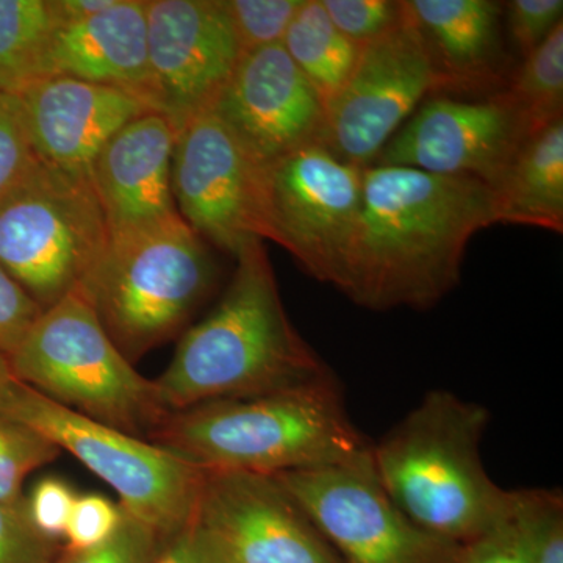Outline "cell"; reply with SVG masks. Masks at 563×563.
<instances>
[{"mask_svg": "<svg viewBox=\"0 0 563 563\" xmlns=\"http://www.w3.org/2000/svg\"><path fill=\"white\" fill-rule=\"evenodd\" d=\"M493 224L498 207L484 181L368 166L340 291L377 312L432 309L457 287L473 236Z\"/></svg>", "mask_w": 563, "mask_h": 563, "instance_id": "obj_1", "label": "cell"}, {"mask_svg": "<svg viewBox=\"0 0 563 563\" xmlns=\"http://www.w3.org/2000/svg\"><path fill=\"white\" fill-rule=\"evenodd\" d=\"M235 261L220 302L181 333L172 363L154 380L169 413L335 377L288 318L265 244H251Z\"/></svg>", "mask_w": 563, "mask_h": 563, "instance_id": "obj_2", "label": "cell"}, {"mask_svg": "<svg viewBox=\"0 0 563 563\" xmlns=\"http://www.w3.org/2000/svg\"><path fill=\"white\" fill-rule=\"evenodd\" d=\"M147 442L203 473L277 476L373 462V443L351 421L335 377L169 413Z\"/></svg>", "mask_w": 563, "mask_h": 563, "instance_id": "obj_3", "label": "cell"}, {"mask_svg": "<svg viewBox=\"0 0 563 563\" xmlns=\"http://www.w3.org/2000/svg\"><path fill=\"white\" fill-rule=\"evenodd\" d=\"M490 413L432 390L380 442L373 468L391 501L424 531L466 547L512 514V490L485 470L481 443Z\"/></svg>", "mask_w": 563, "mask_h": 563, "instance_id": "obj_4", "label": "cell"}, {"mask_svg": "<svg viewBox=\"0 0 563 563\" xmlns=\"http://www.w3.org/2000/svg\"><path fill=\"white\" fill-rule=\"evenodd\" d=\"M202 236L180 214L111 233L79 290L129 362L187 331L217 282Z\"/></svg>", "mask_w": 563, "mask_h": 563, "instance_id": "obj_5", "label": "cell"}, {"mask_svg": "<svg viewBox=\"0 0 563 563\" xmlns=\"http://www.w3.org/2000/svg\"><path fill=\"white\" fill-rule=\"evenodd\" d=\"M9 363L14 379L51 401L144 440L169 415L79 288L41 312Z\"/></svg>", "mask_w": 563, "mask_h": 563, "instance_id": "obj_6", "label": "cell"}, {"mask_svg": "<svg viewBox=\"0 0 563 563\" xmlns=\"http://www.w3.org/2000/svg\"><path fill=\"white\" fill-rule=\"evenodd\" d=\"M109 242L90 177L36 157L0 198V266L43 310L84 284Z\"/></svg>", "mask_w": 563, "mask_h": 563, "instance_id": "obj_7", "label": "cell"}, {"mask_svg": "<svg viewBox=\"0 0 563 563\" xmlns=\"http://www.w3.org/2000/svg\"><path fill=\"white\" fill-rule=\"evenodd\" d=\"M0 413L68 451L120 496V506L168 540L191 525L203 472L166 448L51 401L20 380L0 393Z\"/></svg>", "mask_w": 563, "mask_h": 563, "instance_id": "obj_8", "label": "cell"}, {"mask_svg": "<svg viewBox=\"0 0 563 563\" xmlns=\"http://www.w3.org/2000/svg\"><path fill=\"white\" fill-rule=\"evenodd\" d=\"M268 165L213 110L177 131L173 196L181 220L218 250L236 255L254 243H274Z\"/></svg>", "mask_w": 563, "mask_h": 563, "instance_id": "obj_9", "label": "cell"}, {"mask_svg": "<svg viewBox=\"0 0 563 563\" xmlns=\"http://www.w3.org/2000/svg\"><path fill=\"white\" fill-rule=\"evenodd\" d=\"M443 91L404 0L401 20L361 44L350 77L325 102L320 144L339 161L368 168L421 99Z\"/></svg>", "mask_w": 563, "mask_h": 563, "instance_id": "obj_10", "label": "cell"}, {"mask_svg": "<svg viewBox=\"0 0 563 563\" xmlns=\"http://www.w3.org/2000/svg\"><path fill=\"white\" fill-rule=\"evenodd\" d=\"M343 563H461L465 547L415 525L373 462L277 474Z\"/></svg>", "mask_w": 563, "mask_h": 563, "instance_id": "obj_11", "label": "cell"}, {"mask_svg": "<svg viewBox=\"0 0 563 563\" xmlns=\"http://www.w3.org/2000/svg\"><path fill=\"white\" fill-rule=\"evenodd\" d=\"M274 243L314 279L342 288L363 196V169L309 144L268 165Z\"/></svg>", "mask_w": 563, "mask_h": 563, "instance_id": "obj_12", "label": "cell"}, {"mask_svg": "<svg viewBox=\"0 0 563 563\" xmlns=\"http://www.w3.org/2000/svg\"><path fill=\"white\" fill-rule=\"evenodd\" d=\"M191 526L218 563H343L274 476L203 474Z\"/></svg>", "mask_w": 563, "mask_h": 563, "instance_id": "obj_13", "label": "cell"}, {"mask_svg": "<svg viewBox=\"0 0 563 563\" xmlns=\"http://www.w3.org/2000/svg\"><path fill=\"white\" fill-rule=\"evenodd\" d=\"M150 106L177 131L213 109L242 58L222 0H146Z\"/></svg>", "mask_w": 563, "mask_h": 563, "instance_id": "obj_14", "label": "cell"}, {"mask_svg": "<svg viewBox=\"0 0 563 563\" xmlns=\"http://www.w3.org/2000/svg\"><path fill=\"white\" fill-rule=\"evenodd\" d=\"M532 132L501 91L484 101L429 99L385 144L372 166L473 177L495 190Z\"/></svg>", "mask_w": 563, "mask_h": 563, "instance_id": "obj_15", "label": "cell"}, {"mask_svg": "<svg viewBox=\"0 0 563 563\" xmlns=\"http://www.w3.org/2000/svg\"><path fill=\"white\" fill-rule=\"evenodd\" d=\"M211 110L265 163L321 143L325 103L282 43L242 55Z\"/></svg>", "mask_w": 563, "mask_h": 563, "instance_id": "obj_16", "label": "cell"}, {"mask_svg": "<svg viewBox=\"0 0 563 563\" xmlns=\"http://www.w3.org/2000/svg\"><path fill=\"white\" fill-rule=\"evenodd\" d=\"M14 98L36 157L84 177L124 125L154 111L132 92L69 77L33 80Z\"/></svg>", "mask_w": 563, "mask_h": 563, "instance_id": "obj_17", "label": "cell"}, {"mask_svg": "<svg viewBox=\"0 0 563 563\" xmlns=\"http://www.w3.org/2000/svg\"><path fill=\"white\" fill-rule=\"evenodd\" d=\"M177 128L158 111L129 122L92 162L91 187L111 233L179 214L172 172Z\"/></svg>", "mask_w": 563, "mask_h": 563, "instance_id": "obj_18", "label": "cell"}, {"mask_svg": "<svg viewBox=\"0 0 563 563\" xmlns=\"http://www.w3.org/2000/svg\"><path fill=\"white\" fill-rule=\"evenodd\" d=\"M49 77L120 88L150 106L146 0H117L85 20H54L35 80Z\"/></svg>", "mask_w": 563, "mask_h": 563, "instance_id": "obj_19", "label": "cell"}, {"mask_svg": "<svg viewBox=\"0 0 563 563\" xmlns=\"http://www.w3.org/2000/svg\"><path fill=\"white\" fill-rule=\"evenodd\" d=\"M444 91L484 90L501 79L503 5L493 0H407Z\"/></svg>", "mask_w": 563, "mask_h": 563, "instance_id": "obj_20", "label": "cell"}, {"mask_svg": "<svg viewBox=\"0 0 563 563\" xmlns=\"http://www.w3.org/2000/svg\"><path fill=\"white\" fill-rule=\"evenodd\" d=\"M493 191L499 224L563 232V117L525 140Z\"/></svg>", "mask_w": 563, "mask_h": 563, "instance_id": "obj_21", "label": "cell"}, {"mask_svg": "<svg viewBox=\"0 0 563 563\" xmlns=\"http://www.w3.org/2000/svg\"><path fill=\"white\" fill-rule=\"evenodd\" d=\"M282 44L324 103L350 77L361 47L335 27L321 0L303 2Z\"/></svg>", "mask_w": 563, "mask_h": 563, "instance_id": "obj_22", "label": "cell"}, {"mask_svg": "<svg viewBox=\"0 0 563 563\" xmlns=\"http://www.w3.org/2000/svg\"><path fill=\"white\" fill-rule=\"evenodd\" d=\"M52 25L51 0H0V95L35 80Z\"/></svg>", "mask_w": 563, "mask_h": 563, "instance_id": "obj_23", "label": "cell"}, {"mask_svg": "<svg viewBox=\"0 0 563 563\" xmlns=\"http://www.w3.org/2000/svg\"><path fill=\"white\" fill-rule=\"evenodd\" d=\"M501 92L532 133L563 117V22L526 55Z\"/></svg>", "mask_w": 563, "mask_h": 563, "instance_id": "obj_24", "label": "cell"}, {"mask_svg": "<svg viewBox=\"0 0 563 563\" xmlns=\"http://www.w3.org/2000/svg\"><path fill=\"white\" fill-rule=\"evenodd\" d=\"M512 520L528 563H563V496L555 488L512 490Z\"/></svg>", "mask_w": 563, "mask_h": 563, "instance_id": "obj_25", "label": "cell"}, {"mask_svg": "<svg viewBox=\"0 0 563 563\" xmlns=\"http://www.w3.org/2000/svg\"><path fill=\"white\" fill-rule=\"evenodd\" d=\"M62 450L46 435L0 413V503L24 499L22 485L29 474L60 457Z\"/></svg>", "mask_w": 563, "mask_h": 563, "instance_id": "obj_26", "label": "cell"}, {"mask_svg": "<svg viewBox=\"0 0 563 563\" xmlns=\"http://www.w3.org/2000/svg\"><path fill=\"white\" fill-rule=\"evenodd\" d=\"M306 0H222L242 55L280 44Z\"/></svg>", "mask_w": 563, "mask_h": 563, "instance_id": "obj_27", "label": "cell"}, {"mask_svg": "<svg viewBox=\"0 0 563 563\" xmlns=\"http://www.w3.org/2000/svg\"><path fill=\"white\" fill-rule=\"evenodd\" d=\"M165 542L154 529L122 509L121 523L107 542L76 553L63 550L55 563H155Z\"/></svg>", "mask_w": 563, "mask_h": 563, "instance_id": "obj_28", "label": "cell"}, {"mask_svg": "<svg viewBox=\"0 0 563 563\" xmlns=\"http://www.w3.org/2000/svg\"><path fill=\"white\" fill-rule=\"evenodd\" d=\"M62 553L60 542L32 525L25 496L20 503H0V563H55Z\"/></svg>", "mask_w": 563, "mask_h": 563, "instance_id": "obj_29", "label": "cell"}, {"mask_svg": "<svg viewBox=\"0 0 563 563\" xmlns=\"http://www.w3.org/2000/svg\"><path fill=\"white\" fill-rule=\"evenodd\" d=\"M329 18L346 38L365 44L401 20L404 0H321Z\"/></svg>", "mask_w": 563, "mask_h": 563, "instance_id": "obj_30", "label": "cell"}, {"mask_svg": "<svg viewBox=\"0 0 563 563\" xmlns=\"http://www.w3.org/2000/svg\"><path fill=\"white\" fill-rule=\"evenodd\" d=\"M122 520L120 504L111 503L101 495L77 496L66 529L63 550L85 551L99 547L110 539Z\"/></svg>", "mask_w": 563, "mask_h": 563, "instance_id": "obj_31", "label": "cell"}, {"mask_svg": "<svg viewBox=\"0 0 563 563\" xmlns=\"http://www.w3.org/2000/svg\"><path fill=\"white\" fill-rule=\"evenodd\" d=\"M35 158L20 102L14 96L0 95V198Z\"/></svg>", "mask_w": 563, "mask_h": 563, "instance_id": "obj_32", "label": "cell"}, {"mask_svg": "<svg viewBox=\"0 0 563 563\" xmlns=\"http://www.w3.org/2000/svg\"><path fill=\"white\" fill-rule=\"evenodd\" d=\"M76 499V493L65 481L44 477L32 488L31 495L25 496V507L32 525L41 536L62 542Z\"/></svg>", "mask_w": 563, "mask_h": 563, "instance_id": "obj_33", "label": "cell"}, {"mask_svg": "<svg viewBox=\"0 0 563 563\" xmlns=\"http://www.w3.org/2000/svg\"><path fill=\"white\" fill-rule=\"evenodd\" d=\"M562 0H514L507 3L510 35L525 57L562 24Z\"/></svg>", "mask_w": 563, "mask_h": 563, "instance_id": "obj_34", "label": "cell"}, {"mask_svg": "<svg viewBox=\"0 0 563 563\" xmlns=\"http://www.w3.org/2000/svg\"><path fill=\"white\" fill-rule=\"evenodd\" d=\"M43 309L0 266V355L9 358Z\"/></svg>", "mask_w": 563, "mask_h": 563, "instance_id": "obj_35", "label": "cell"}, {"mask_svg": "<svg viewBox=\"0 0 563 563\" xmlns=\"http://www.w3.org/2000/svg\"><path fill=\"white\" fill-rule=\"evenodd\" d=\"M461 563H528L512 514L501 525L466 544Z\"/></svg>", "mask_w": 563, "mask_h": 563, "instance_id": "obj_36", "label": "cell"}, {"mask_svg": "<svg viewBox=\"0 0 563 563\" xmlns=\"http://www.w3.org/2000/svg\"><path fill=\"white\" fill-rule=\"evenodd\" d=\"M155 563H218L192 526L166 540Z\"/></svg>", "mask_w": 563, "mask_h": 563, "instance_id": "obj_37", "label": "cell"}, {"mask_svg": "<svg viewBox=\"0 0 563 563\" xmlns=\"http://www.w3.org/2000/svg\"><path fill=\"white\" fill-rule=\"evenodd\" d=\"M11 379H14V377L13 373H11L9 358L0 355V393L3 391V388L7 387Z\"/></svg>", "mask_w": 563, "mask_h": 563, "instance_id": "obj_38", "label": "cell"}]
</instances>
